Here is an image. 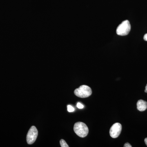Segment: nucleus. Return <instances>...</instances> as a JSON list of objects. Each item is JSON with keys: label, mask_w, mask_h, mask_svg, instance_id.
<instances>
[{"label": "nucleus", "mask_w": 147, "mask_h": 147, "mask_svg": "<svg viewBox=\"0 0 147 147\" xmlns=\"http://www.w3.org/2000/svg\"><path fill=\"white\" fill-rule=\"evenodd\" d=\"M74 132L78 136L84 138L88 134L89 129L86 124L81 122H78L74 124Z\"/></svg>", "instance_id": "nucleus-1"}, {"label": "nucleus", "mask_w": 147, "mask_h": 147, "mask_svg": "<svg viewBox=\"0 0 147 147\" xmlns=\"http://www.w3.org/2000/svg\"><path fill=\"white\" fill-rule=\"evenodd\" d=\"M75 95L80 98H87L90 96L92 94V89L90 87L86 85H82L74 91Z\"/></svg>", "instance_id": "nucleus-2"}, {"label": "nucleus", "mask_w": 147, "mask_h": 147, "mask_svg": "<svg viewBox=\"0 0 147 147\" xmlns=\"http://www.w3.org/2000/svg\"><path fill=\"white\" fill-rule=\"evenodd\" d=\"M131 30V25L128 20L123 21L117 29V34L119 36H126L128 34Z\"/></svg>", "instance_id": "nucleus-3"}, {"label": "nucleus", "mask_w": 147, "mask_h": 147, "mask_svg": "<svg viewBox=\"0 0 147 147\" xmlns=\"http://www.w3.org/2000/svg\"><path fill=\"white\" fill-rule=\"evenodd\" d=\"M38 134V131L36 127L32 126L30 129L27 135V142L28 144H34L35 142Z\"/></svg>", "instance_id": "nucleus-4"}, {"label": "nucleus", "mask_w": 147, "mask_h": 147, "mask_svg": "<svg viewBox=\"0 0 147 147\" xmlns=\"http://www.w3.org/2000/svg\"><path fill=\"white\" fill-rule=\"evenodd\" d=\"M122 130V125L120 123H117L113 125L110 130V136L113 138H117L119 136Z\"/></svg>", "instance_id": "nucleus-5"}, {"label": "nucleus", "mask_w": 147, "mask_h": 147, "mask_svg": "<svg viewBox=\"0 0 147 147\" xmlns=\"http://www.w3.org/2000/svg\"><path fill=\"white\" fill-rule=\"evenodd\" d=\"M137 108L141 112L145 111L147 108V102L143 100H139L137 102Z\"/></svg>", "instance_id": "nucleus-6"}, {"label": "nucleus", "mask_w": 147, "mask_h": 147, "mask_svg": "<svg viewBox=\"0 0 147 147\" xmlns=\"http://www.w3.org/2000/svg\"><path fill=\"white\" fill-rule=\"evenodd\" d=\"M60 143L61 147H69V146L67 144L66 142L63 139H61L60 141Z\"/></svg>", "instance_id": "nucleus-7"}, {"label": "nucleus", "mask_w": 147, "mask_h": 147, "mask_svg": "<svg viewBox=\"0 0 147 147\" xmlns=\"http://www.w3.org/2000/svg\"><path fill=\"white\" fill-rule=\"evenodd\" d=\"M74 110H75L74 108L72 106H71V105H67V111L69 112V113L74 112Z\"/></svg>", "instance_id": "nucleus-8"}, {"label": "nucleus", "mask_w": 147, "mask_h": 147, "mask_svg": "<svg viewBox=\"0 0 147 147\" xmlns=\"http://www.w3.org/2000/svg\"><path fill=\"white\" fill-rule=\"evenodd\" d=\"M76 106H77V108H79V109H83L84 108V105L82 104V103H80V102H78Z\"/></svg>", "instance_id": "nucleus-9"}, {"label": "nucleus", "mask_w": 147, "mask_h": 147, "mask_svg": "<svg viewBox=\"0 0 147 147\" xmlns=\"http://www.w3.org/2000/svg\"><path fill=\"white\" fill-rule=\"evenodd\" d=\"M124 147H131L132 146H131L129 143H126L124 145Z\"/></svg>", "instance_id": "nucleus-10"}, {"label": "nucleus", "mask_w": 147, "mask_h": 147, "mask_svg": "<svg viewBox=\"0 0 147 147\" xmlns=\"http://www.w3.org/2000/svg\"><path fill=\"white\" fill-rule=\"evenodd\" d=\"M144 39L145 41H147V34H146L144 36Z\"/></svg>", "instance_id": "nucleus-11"}, {"label": "nucleus", "mask_w": 147, "mask_h": 147, "mask_svg": "<svg viewBox=\"0 0 147 147\" xmlns=\"http://www.w3.org/2000/svg\"><path fill=\"white\" fill-rule=\"evenodd\" d=\"M144 142L145 144L147 146V138H146V139H145Z\"/></svg>", "instance_id": "nucleus-12"}, {"label": "nucleus", "mask_w": 147, "mask_h": 147, "mask_svg": "<svg viewBox=\"0 0 147 147\" xmlns=\"http://www.w3.org/2000/svg\"><path fill=\"white\" fill-rule=\"evenodd\" d=\"M145 92L147 93V84L146 86V89H145Z\"/></svg>", "instance_id": "nucleus-13"}]
</instances>
